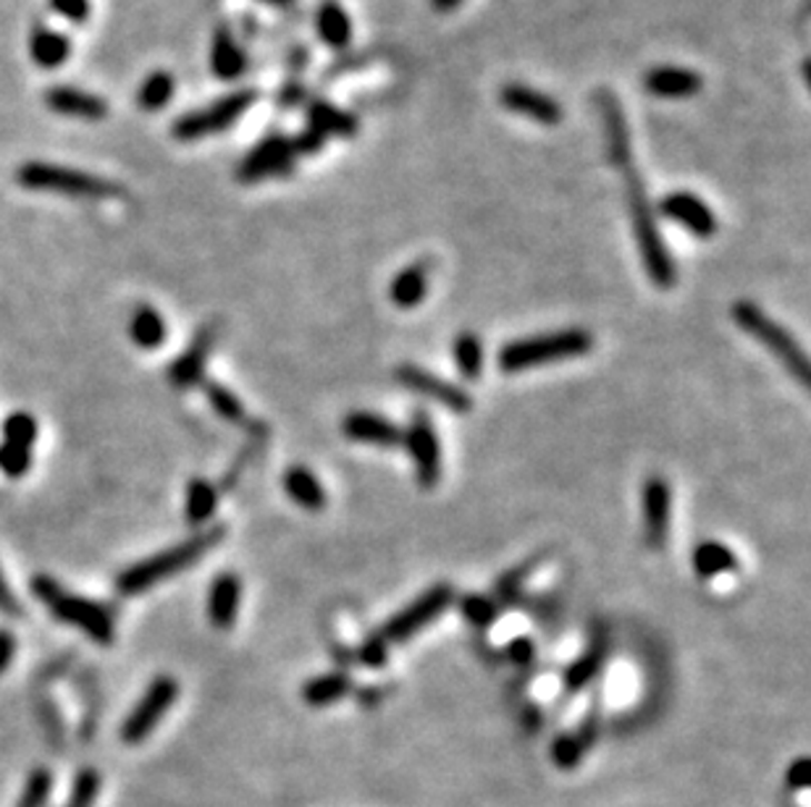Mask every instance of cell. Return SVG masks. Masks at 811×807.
<instances>
[{"label":"cell","mask_w":811,"mask_h":807,"mask_svg":"<svg viewBox=\"0 0 811 807\" xmlns=\"http://www.w3.org/2000/svg\"><path fill=\"white\" fill-rule=\"evenodd\" d=\"M226 538V525H216L210 530H202L192 535V538L179 542V546H171L160 554L150 556V559L137 561L135 567L123 569L119 579H116V590L121 596H140V592L150 590L152 585L166 582L179 571H185L202 559L210 548H216L218 542Z\"/></svg>","instance_id":"1"},{"label":"cell","mask_w":811,"mask_h":807,"mask_svg":"<svg viewBox=\"0 0 811 807\" xmlns=\"http://www.w3.org/2000/svg\"><path fill=\"white\" fill-rule=\"evenodd\" d=\"M625 176H627V205H631L633 233H635V245H639L641 260H644L646 273L652 278L656 289H672L678 281V268L667 245H664L660 226H656L654 208L652 202H649L646 183L633 168L631 171H625Z\"/></svg>","instance_id":"2"},{"label":"cell","mask_w":811,"mask_h":807,"mask_svg":"<svg viewBox=\"0 0 811 807\" xmlns=\"http://www.w3.org/2000/svg\"><path fill=\"white\" fill-rule=\"evenodd\" d=\"M594 349V336L586 328H562L550 333L528 336L504 343L500 349V370L502 372H525L533 367H544L560 359L583 357Z\"/></svg>","instance_id":"3"},{"label":"cell","mask_w":811,"mask_h":807,"mask_svg":"<svg viewBox=\"0 0 811 807\" xmlns=\"http://www.w3.org/2000/svg\"><path fill=\"white\" fill-rule=\"evenodd\" d=\"M17 181L29 192H56L71 197V200H121L127 195L119 183L79 171V168L46 163V160H29L19 166Z\"/></svg>","instance_id":"4"},{"label":"cell","mask_w":811,"mask_h":807,"mask_svg":"<svg viewBox=\"0 0 811 807\" xmlns=\"http://www.w3.org/2000/svg\"><path fill=\"white\" fill-rule=\"evenodd\" d=\"M29 587H32L34 598L53 614V619L69 624V627L82 629V632L98 645L113 642L116 635L113 619L100 604H92V600H87L82 596H75V592H69L63 585H58L56 579L48 575H38L32 582H29Z\"/></svg>","instance_id":"5"},{"label":"cell","mask_w":811,"mask_h":807,"mask_svg":"<svg viewBox=\"0 0 811 807\" xmlns=\"http://www.w3.org/2000/svg\"><path fill=\"white\" fill-rule=\"evenodd\" d=\"M733 320L738 328L746 330L749 336H754L764 349H770L772 355L785 365V370L795 376L801 386L811 383L809 359L799 347V341H795L780 322H774L762 307L749 302V299H741V302L733 305Z\"/></svg>","instance_id":"6"},{"label":"cell","mask_w":811,"mask_h":807,"mask_svg":"<svg viewBox=\"0 0 811 807\" xmlns=\"http://www.w3.org/2000/svg\"><path fill=\"white\" fill-rule=\"evenodd\" d=\"M255 100H258V90H239L226 94V98L214 100L210 106L197 108L192 113L174 121L171 134L179 142H197V139L214 137L218 131L231 129L255 106Z\"/></svg>","instance_id":"7"},{"label":"cell","mask_w":811,"mask_h":807,"mask_svg":"<svg viewBox=\"0 0 811 807\" xmlns=\"http://www.w3.org/2000/svg\"><path fill=\"white\" fill-rule=\"evenodd\" d=\"M452 598H455V590H452V585L447 582L428 587V590L421 592L411 606H405L399 614H394L392 619L378 629L376 637L389 645V648L397 642L411 640L413 635H418L421 629H426L431 621H436L438 616L447 611Z\"/></svg>","instance_id":"8"},{"label":"cell","mask_w":811,"mask_h":807,"mask_svg":"<svg viewBox=\"0 0 811 807\" xmlns=\"http://www.w3.org/2000/svg\"><path fill=\"white\" fill-rule=\"evenodd\" d=\"M402 444L415 465V480L423 490H434L442 480V444L431 417L418 409L402 430Z\"/></svg>","instance_id":"9"},{"label":"cell","mask_w":811,"mask_h":807,"mask_svg":"<svg viewBox=\"0 0 811 807\" xmlns=\"http://www.w3.org/2000/svg\"><path fill=\"white\" fill-rule=\"evenodd\" d=\"M297 152L291 139L284 134H270L260 139L237 166V181L258 183L268 179H284L295 171Z\"/></svg>","instance_id":"10"},{"label":"cell","mask_w":811,"mask_h":807,"mask_svg":"<svg viewBox=\"0 0 811 807\" xmlns=\"http://www.w3.org/2000/svg\"><path fill=\"white\" fill-rule=\"evenodd\" d=\"M179 695V685L174 677H156L150 681V687L145 689L142 700L137 703L135 710L127 716V721L121 726V739L127 745H140L148 734L156 729L160 718L168 714V708L174 706Z\"/></svg>","instance_id":"11"},{"label":"cell","mask_w":811,"mask_h":807,"mask_svg":"<svg viewBox=\"0 0 811 807\" xmlns=\"http://www.w3.org/2000/svg\"><path fill=\"white\" fill-rule=\"evenodd\" d=\"M394 378H397V383L405 386L407 391H415L426 396V399H434L455 415H467L473 409V399L465 388L455 386L452 380L442 376H434V372L423 370V367L413 362H402L397 370H394Z\"/></svg>","instance_id":"12"},{"label":"cell","mask_w":811,"mask_h":807,"mask_svg":"<svg viewBox=\"0 0 811 807\" xmlns=\"http://www.w3.org/2000/svg\"><path fill=\"white\" fill-rule=\"evenodd\" d=\"M38 440V420L27 412H13L3 422V440H0V469L11 480H19L32 465V446Z\"/></svg>","instance_id":"13"},{"label":"cell","mask_w":811,"mask_h":807,"mask_svg":"<svg viewBox=\"0 0 811 807\" xmlns=\"http://www.w3.org/2000/svg\"><path fill=\"white\" fill-rule=\"evenodd\" d=\"M641 509H644V540L649 548H664L672 519V490L660 475H652L641 488Z\"/></svg>","instance_id":"14"},{"label":"cell","mask_w":811,"mask_h":807,"mask_svg":"<svg viewBox=\"0 0 811 807\" xmlns=\"http://www.w3.org/2000/svg\"><path fill=\"white\" fill-rule=\"evenodd\" d=\"M656 210L699 239L714 237V231H718V216H714V210L693 192H670L667 197H662Z\"/></svg>","instance_id":"15"},{"label":"cell","mask_w":811,"mask_h":807,"mask_svg":"<svg viewBox=\"0 0 811 807\" xmlns=\"http://www.w3.org/2000/svg\"><path fill=\"white\" fill-rule=\"evenodd\" d=\"M216 339H218V322H208L206 328L197 330L189 349L181 351V355L171 362V367H168V380H171V386L195 388L206 380V365L210 351H214Z\"/></svg>","instance_id":"16"},{"label":"cell","mask_w":811,"mask_h":807,"mask_svg":"<svg viewBox=\"0 0 811 807\" xmlns=\"http://www.w3.org/2000/svg\"><path fill=\"white\" fill-rule=\"evenodd\" d=\"M500 102L510 110V113L523 116V119L541 123V127H557L562 121L560 102L552 100L550 94L533 90L528 84L521 82L504 84L500 92Z\"/></svg>","instance_id":"17"},{"label":"cell","mask_w":811,"mask_h":807,"mask_svg":"<svg viewBox=\"0 0 811 807\" xmlns=\"http://www.w3.org/2000/svg\"><path fill=\"white\" fill-rule=\"evenodd\" d=\"M594 100L604 121L606 152H610V160L620 168V171H631V134H627V123L623 108H620V100L610 90H599Z\"/></svg>","instance_id":"18"},{"label":"cell","mask_w":811,"mask_h":807,"mask_svg":"<svg viewBox=\"0 0 811 807\" xmlns=\"http://www.w3.org/2000/svg\"><path fill=\"white\" fill-rule=\"evenodd\" d=\"M46 106L58 116L79 121H103L108 116V102L103 98L66 84L50 87L46 92Z\"/></svg>","instance_id":"19"},{"label":"cell","mask_w":811,"mask_h":807,"mask_svg":"<svg viewBox=\"0 0 811 807\" xmlns=\"http://www.w3.org/2000/svg\"><path fill=\"white\" fill-rule=\"evenodd\" d=\"M644 87L654 98L685 100L701 92L704 79L696 71L683 69V66H654V69L646 71Z\"/></svg>","instance_id":"20"},{"label":"cell","mask_w":811,"mask_h":807,"mask_svg":"<svg viewBox=\"0 0 811 807\" xmlns=\"http://www.w3.org/2000/svg\"><path fill=\"white\" fill-rule=\"evenodd\" d=\"M342 432L349 440H357V444L382 446V449H392V446L402 444L399 425L376 412H349L342 420Z\"/></svg>","instance_id":"21"},{"label":"cell","mask_w":811,"mask_h":807,"mask_svg":"<svg viewBox=\"0 0 811 807\" xmlns=\"http://www.w3.org/2000/svg\"><path fill=\"white\" fill-rule=\"evenodd\" d=\"M239 600H243V582L234 571H221L210 585L208 616L216 629H229L237 621Z\"/></svg>","instance_id":"22"},{"label":"cell","mask_w":811,"mask_h":807,"mask_svg":"<svg viewBox=\"0 0 811 807\" xmlns=\"http://www.w3.org/2000/svg\"><path fill=\"white\" fill-rule=\"evenodd\" d=\"M210 69H214L216 79L221 82H234L247 71V53L234 40L231 29L226 24L216 27L214 34V46H210Z\"/></svg>","instance_id":"23"},{"label":"cell","mask_w":811,"mask_h":807,"mask_svg":"<svg viewBox=\"0 0 811 807\" xmlns=\"http://www.w3.org/2000/svg\"><path fill=\"white\" fill-rule=\"evenodd\" d=\"M428 260L413 262V266L402 268L389 286V299L399 310H415L428 293Z\"/></svg>","instance_id":"24"},{"label":"cell","mask_w":811,"mask_h":807,"mask_svg":"<svg viewBox=\"0 0 811 807\" xmlns=\"http://www.w3.org/2000/svg\"><path fill=\"white\" fill-rule=\"evenodd\" d=\"M606 652H610V640H606V635H596L594 640H591L589 648L567 666L565 689L570 695L586 689L591 681L602 674L604 664H606Z\"/></svg>","instance_id":"25"},{"label":"cell","mask_w":811,"mask_h":807,"mask_svg":"<svg viewBox=\"0 0 811 807\" xmlns=\"http://www.w3.org/2000/svg\"><path fill=\"white\" fill-rule=\"evenodd\" d=\"M281 486H284V490H287V496L291 498V501L299 506V509H305V511L326 509V501H328L326 490L308 467H303V465L289 467L281 477Z\"/></svg>","instance_id":"26"},{"label":"cell","mask_w":811,"mask_h":807,"mask_svg":"<svg viewBox=\"0 0 811 807\" xmlns=\"http://www.w3.org/2000/svg\"><path fill=\"white\" fill-rule=\"evenodd\" d=\"M29 56L32 61L40 66V69H58L69 61L71 56V42L69 37L56 32L46 24H38L29 34Z\"/></svg>","instance_id":"27"},{"label":"cell","mask_w":811,"mask_h":807,"mask_svg":"<svg viewBox=\"0 0 811 807\" xmlns=\"http://www.w3.org/2000/svg\"><path fill=\"white\" fill-rule=\"evenodd\" d=\"M316 29L320 42L334 50H345L353 42V19L336 0H324L316 17Z\"/></svg>","instance_id":"28"},{"label":"cell","mask_w":811,"mask_h":807,"mask_svg":"<svg viewBox=\"0 0 811 807\" xmlns=\"http://www.w3.org/2000/svg\"><path fill=\"white\" fill-rule=\"evenodd\" d=\"M308 127L316 129L318 134L328 137H342L353 139L357 134V121L355 116H349L347 110L332 106L326 100H313L308 106Z\"/></svg>","instance_id":"29"},{"label":"cell","mask_w":811,"mask_h":807,"mask_svg":"<svg viewBox=\"0 0 811 807\" xmlns=\"http://www.w3.org/2000/svg\"><path fill=\"white\" fill-rule=\"evenodd\" d=\"M349 693H353V681H349L347 674H320V677H313L303 685V703L310 708H326L339 703Z\"/></svg>","instance_id":"30"},{"label":"cell","mask_w":811,"mask_h":807,"mask_svg":"<svg viewBox=\"0 0 811 807\" xmlns=\"http://www.w3.org/2000/svg\"><path fill=\"white\" fill-rule=\"evenodd\" d=\"M691 561H693V571H696L699 579H714L738 567L735 554L720 540L699 542L696 550H693Z\"/></svg>","instance_id":"31"},{"label":"cell","mask_w":811,"mask_h":807,"mask_svg":"<svg viewBox=\"0 0 811 807\" xmlns=\"http://www.w3.org/2000/svg\"><path fill=\"white\" fill-rule=\"evenodd\" d=\"M131 341L137 343L140 349H158L160 343L166 341V320L156 307L142 305L137 307V312L131 315V326H129Z\"/></svg>","instance_id":"32"},{"label":"cell","mask_w":811,"mask_h":807,"mask_svg":"<svg viewBox=\"0 0 811 807\" xmlns=\"http://www.w3.org/2000/svg\"><path fill=\"white\" fill-rule=\"evenodd\" d=\"M452 355H455L457 370L465 380H478L484 376V343L481 336L473 330H463L452 341Z\"/></svg>","instance_id":"33"},{"label":"cell","mask_w":811,"mask_h":807,"mask_svg":"<svg viewBox=\"0 0 811 807\" xmlns=\"http://www.w3.org/2000/svg\"><path fill=\"white\" fill-rule=\"evenodd\" d=\"M218 501V490L202 477H195L187 486V522L192 527H202L214 517Z\"/></svg>","instance_id":"34"},{"label":"cell","mask_w":811,"mask_h":807,"mask_svg":"<svg viewBox=\"0 0 811 807\" xmlns=\"http://www.w3.org/2000/svg\"><path fill=\"white\" fill-rule=\"evenodd\" d=\"M177 92V79L168 71H152L137 90V106L142 110H160L171 102Z\"/></svg>","instance_id":"35"},{"label":"cell","mask_w":811,"mask_h":807,"mask_svg":"<svg viewBox=\"0 0 811 807\" xmlns=\"http://www.w3.org/2000/svg\"><path fill=\"white\" fill-rule=\"evenodd\" d=\"M200 386H206V396L218 417H224L226 422H234V425H247L245 404L239 401L237 396L229 391V388L216 383V380H202Z\"/></svg>","instance_id":"36"},{"label":"cell","mask_w":811,"mask_h":807,"mask_svg":"<svg viewBox=\"0 0 811 807\" xmlns=\"http://www.w3.org/2000/svg\"><path fill=\"white\" fill-rule=\"evenodd\" d=\"M546 559H550V554H546V550H538V554L528 556V559L510 569L507 575H504L500 582H496V596L494 598L496 600H507V598L517 596V590H521V587L528 582L531 575H536V569L541 567V564H546Z\"/></svg>","instance_id":"37"},{"label":"cell","mask_w":811,"mask_h":807,"mask_svg":"<svg viewBox=\"0 0 811 807\" xmlns=\"http://www.w3.org/2000/svg\"><path fill=\"white\" fill-rule=\"evenodd\" d=\"M266 438H268V425H260V422L253 425V428H250V444H247L245 449L239 451V457L231 461L229 472L224 475V480H221L224 494H226V490H231L234 486H237L239 477H243V472H245V467L250 465V461L255 457H258V451L263 449V444H266Z\"/></svg>","instance_id":"38"},{"label":"cell","mask_w":811,"mask_h":807,"mask_svg":"<svg viewBox=\"0 0 811 807\" xmlns=\"http://www.w3.org/2000/svg\"><path fill=\"white\" fill-rule=\"evenodd\" d=\"M50 787H53V774L48 768H34L29 774L27 787L21 791L17 807H46Z\"/></svg>","instance_id":"39"},{"label":"cell","mask_w":811,"mask_h":807,"mask_svg":"<svg viewBox=\"0 0 811 807\" xmlns=\"http://www.w3.org/2000/svg\"><path fill=\"white\" fill-rule=\"evenodd\" d=\"M496 614H500V600L494 596H467L463 600V616L473 627H488L496 621Z\"/></svg>","instance_id":"40"},{"label":"cell","mask_w":811,"mask_h":807,"mask_svg":"<svg viewBox=\"0 0 811 807\" xmlns=\"http://www.w3.org/2000/svg\"><path fill=\"white\" fill-rule=\"evenodd\" d=\"M583 755L586 753H583L578 739L573 737V731L560 734V737L552 743V763L560 770H573L583 760Z\"/></svg>","instance_id":"41"},{"label":"cell","mask_w":811,"mask_h":807,"mask_svg":"<svg viewBox=\"0 0 811 807\" xmlns=\"http://www.w3.org/2000/svg\"><path fill=\"white\" fill-rule=\"evenodd\" d=\"M98 795H100V774L92 768H85L75 779V789H71L69 805L66 807H92Z\"/></svg>","instance_id":"42"},{"label":"cell","mask_w":811,"mask_h":807,"mask_svg":"<svg viewBox=\"0 0 811 807\" xmlns=\"http://www.w3.org/2000/svg\"><path fill=\"white\" fill-rule=\"evenodd\" d=\"M50 9L71 24H85L90 19V0H50Z\"/></svg>","instance_id":"43"},{"label":"cell","mask_w":811,"mask_h":807,"mask_svg":"<svg viewBox=\"0 0 811 807\" xmlns=\"http://www.w3.org/2000/svg\"><path fill=\"white\" fill-rule=\"evenodd\" d=\"M386 658H389V645H386L384 640H378L376 635L370 637V640L363 642V648H360V664L363 666H370V669H382V666H386Z\"/></svg>","instance_id":"44"},{"label":"cell","mask_w":811,"mask_h":807,"mask_svg":"<svg viewBox=\"0 0 811 807\" xmlns=\"http://www.w3.org/2000/svg\"><path fill=\"white\" fill-rule=\"evenodd\" d=\"M573 737L578 739V745L583 747V753H589L591 747H594L596 737H599V710H596V708H591V710H589L586 718H583L578 729L573 731Z\"/></svg>","instance_id":"45"},{"label":"cell","mask_w":811,"mask_h":807,"mask_svg":"<svg viewBox=\"0 0 811 807\" xmlns=\"http://www.w3.org/2000/svg\"><path fill=\"white\" fill-rule=\"evenodd\" d=\"M533 658H536V645H533L531 637H515V640L507 645V660H510V664L528 666Z\"/></svg>","instance_id":"46"},{"label":"cell","mask_w":811,"mask_h":807,"mask_svg":"<svg viewBox=\"0 0 811 807\" xmlns=\"http://www.w3.org/2000/svg\"><path fill=\"white\" fill-rule=\"evenodd\" d=\"M0 614L11 616V619H19L21 616V604L17 600V596H13L9 582H6L3 571H0Z\"/></svg>","instance_id":"47"},{"label":"cell","mask_w":811,"mask_h":807,"mask_svg":"<svg viewBox=\"0 0 811 807\" xmlns=\"http://www.w3.org/2000/svg\"><path fill=\"white\" fill-rule=\"evenodd\" d=\"M809 770H811L809 758H799V760H795L793 766L788 768V774H785L788 787H791V789H807L809 787Z\"/></svg>","instance_id":"48"},{"label":"cell","mask_w":811,"mask_h":807,"mask_svg":"<svg viewBox=\"0 0 811 807\" xmlns=\"http://www.w3.org/2000/svg\"><path fill=\"white\" fill-rule=\"evenodd\" d=\"M13 652H17V637H13L9 629H0V671L9 669Z\"/></svg>","instance_id":"49"},{"label":"cell","mask_w":811,"mask_h":807,"mask_svg":"<svg viewBox=\"0 0 811 807\" xmlns=\"http://www.w3.org/2000/svg\"><path fill=\"white\" fill-rule=\"evenodd\" d=\"M459 3H463V0H431V6H434V9H436V11H442V13L455 11Z\"/></svg>","instance_id":"50"},{"label":"cell","mask_w":811,"mask_h":807,"mask_svg":"<svg viewBox=\"0 0 811 807\" xmlns=\"http://www.w3.org/2000/svg\"><path fill=\"white\" fill-rule=\"evenodd\" d=\"M260 3L276 6V9H291V6H295V0H260Z\"/></svg>","instance_id":"51"}]
</instances>
